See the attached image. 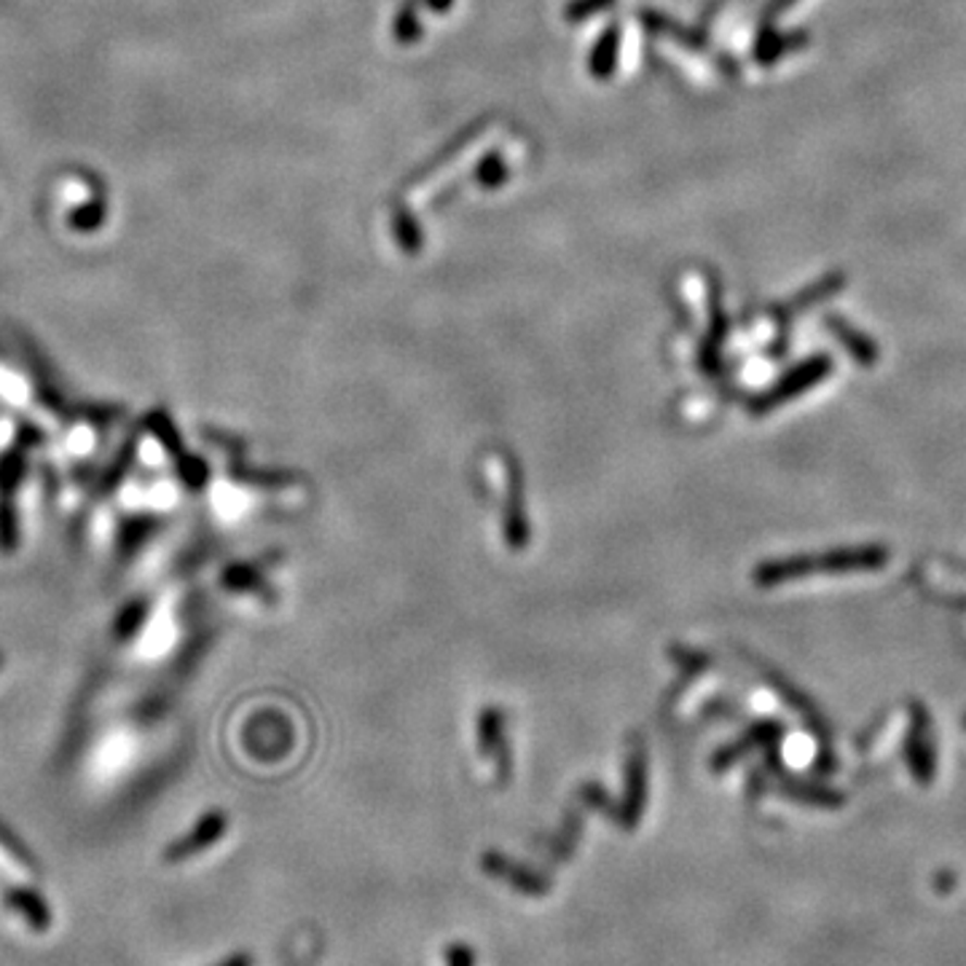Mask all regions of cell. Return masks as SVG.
Segmentation results:
<instances>
[{
	"label": "cell",
	"mask_w": 966,
	"mask_h": 966,
	"mask_svg": "<svg viewBox=\"0 0 966 966\" xmlns=\"http://www.w3.org/2000/svg\"><path fill=\"white\" fill-rule=\"evenodd\" d=\"M880 562H883V553L880 551H843V553H830V556L794 559V562L763 564V567L757 569V582L760 586H776V582L792 580V577L808 575V572L878 567Z\"/></svg>",
	"instance_id": "1"
},
{
	"label": "cell",
	"mask_w": 966,
	"mask_h": 966,
	"mask_svg": "<svg viewBox=\"0 0 966 966\" xmlns=\"http://www.w3.org/2000/svg\"><path fill=\"white\" fill-rule=\"evenodd\" d=\"M223 832H226V814H221V811H210V814L204 816V819L199 821L191 832L183 835L177 843H173L167 851H164V862L177 865V862L191 860L193 854H199V851H204V849H210L213 843H218Z\"/></svg>",
	"instance_id": "2"
},
{
	"label": "cell",
	"mask_w": 966,
	"mask_h": 966,
	"mask_svg": "<svg viewBox=\"0 0 966 966\" xmlns=\"http://www.w3.org/2000/svg\"><path fill=\"white\" fill-rule=\"evenodd\" d=\"M825 371H827V360H811V363H805L803 368H798L794 374L787 376L779 387H774V390L765 392V396H760L757 400H754V411H757V414H763V411H770L774 405L785 403V400H790L792 396H798V392H803L808 385L819 381L821 376H825Z\"/></svg>",
	"instance_id": "3"
},
{
	"label": "cell",
	"mask_w": 966,
	"mask_h": 966,
	"mask_svg": "<svg viewBox=\"0 0 966 966\" xmlns=\"http://www.w3.org/2000/svg\"><path fill=\"white\" fill-rule=\"evenodd\" d=\"M5 905L16 913L33 931H49L51 926V913L46 907V902L38 894H33L30 889H9L5 891Z\"/></svg>",
	"instance_id": "4"
},
{
	"label": "cell",
	"mask_w": 966,
	"mask_h": 966,
	"mask_svg": "<svg viewBox=\"0 0 966 966\" xmlns=\"http://www.w3.org/2000/svg\"><path fill=\"white\" fill-rule=\"evenodd\" d=\"M507 518H505V535L507 542L513 548H524L527 545V537H529V527H527V518H524V502H522V476H518V467L511 465V473H507Z\"/></svg>",
	"instance_id": "5"
},
{
	"label": "cell",
	"mask_w": 966,
	"mask_h": 966,
	"mask_svg": "<svg viewBox=\"0 0 966 966\" xmlns=\"http://www.w3.org/2000/svg\"><path fill=\"white\" fill-rule=\"evenodd\" d=\"M639 20H642V27H648V30L655 33V36H668L682 46H690V49H703L701 33L690 30V27L685 25H677V22L658 14V11H642Z\"/></svg>",
	"instance_id": "6"
},
{
	"label": "cell",
	"mask_w": 966,
	"mask_h": 966,
	"mask_svg": "<svg viewBox=\"0 0 966 966\" xmlns=\"http://www.w3.org/2000/svg\"><path fill=\"white\" fill-rule=\"evenodd\" d=\"M617 46H620V33L617 27H610V30L602 33L597 46L591 51V73L597 78H607L613 76L615 65H617Z\"/></svg>",
	"instance_id": "7"
},
{
	"label": "cell",
	"mask_w": 966,
	"mask_h": 966,
	"mask_svg": "<svg viewBox=\"0 0 966 966\" xmlns=\"http://www.w3.org/2000/svg\"><path fill=\"white\" fill-rule=\"evenodd\" d=\"M481 747L486 754L491 757H500L502 765L507 768V754H505V733H502V714L497 708H489V712L481 717Z\"/></svg>",
	"instance_id": "8"
},
{
	"label": "cell",
	"mask_w": 966,
	"mask_h": 966,
	"mask_svg": "<svg viewBox=\"0 0 966 966\" xmlns=\"http://www.w3.org/2000/svg\"><path fill=\"white\" fill-rule=\"evenodd\" d=\"M0 870H5L9 876L14 878H30L33 876V865L27 860L25 851L9 840V835L0 832Z\"/></svg>",
	"instance_id": "9"
},
{
	"label": "cell",
	"mask_w": 966,
	"mask_h": 966,
	"mask_svg": "<svg viewBox=\"0 0 966 966\" xmlns=\"http://www.w3.org/2000/svg\"><path fill=\"white\" fill-rule=\"evenodd\" d=\"M644 792V754L642 749H633L631 760H628V803H631V825L637 819L639 803H642Z\"/></svg>",
	"instance_id": "10"
},
{
	"label": "cell",
	"mask_w": 966,
	"mask_h": 966,
	"mask_svg": "<svg viewBox=\"0 0 966 966\" xmlns=\"http://www.w3.org/2000/svg\"><path fill=\"white\" fill-rule=\"evenodd\" d=\"M392 223H396L398 242L403 244V250H411V253H414V250H419L422 234H419V228H416L414 218H411V213H398Z\"/></svg>",
	"instance_id": "11"
},
{
	"label": "cell",
	"mask_w": 966,
	"mask_h": 966,
	"mask_svg": "<svg viewBox=\"0 0 966 966\" xmlns=\"http://www.w3.org/2000/svg\"><path fill=\"white\" fill-rule=\"evenodd\" d=\"M613 5V0H572L567 5V20L569 22H582L593 14H602Z\"/></svg>",
	"instance_id": "12"
},
{
	"label": "cell",
	"mask_w": 966,
	"mask_h": 966,
	"mask_svg": "<svg viewBox=\"0 0 966 966\" xmlns=\"http://www.w3.org/2000/svg\"><path fill=\"white\" fill-rule=\"evenodd\" d=\"M505 177H507V170H505V164H502L500 156H489L481 167H478V183H481V186H486V188L500 186Z\"/></svg>",
	"instance_id": "13"
},
{
	"label": "cell",
	"mask_w": 966,
	"mask_h": 966,
	"mask_svg": "<svg viewBox=\"0 0 966 966\" xmlns=\"http://www.w3.org/2000/svg\"><path fill=\"white\" fill-rule=\"evenodd\" d=\"M396 36L400 43H414L419 38V22H416V14L411 9L400 11L396 22Z\"/></svg>",
	"instance_id": "14"
},
{
	"label": "cell",
	"mask_w": 966,
	"mask_h": 966,
	"mask_svg": "<svg viewBox=\"0 0 966 966\" xmlns=\"http://www.w3.org/2000/svg\"><path fill=\"white\" fill-rule=\"evenodd\" d=\"M221 966H253V962H250L248 956H234L228 958V962H223Z\"/></svg>",
	"instance_id": "15"
},
{
	"label": "cell",
	"mask_w": 966,
	"mask_h": 966,
	"mask_svg": "<svg viewBox=\"0 0 966 966\" xmlns=\"http://www.w3.org/2000/svg\"><path fill=\"white\" fill-rule=\"evenodd\" d=\"M427 3H430L436 11H446L451 3H454V0H427Z\"/></svg>",
	"instance_id": "16"
},
{
	"label": "cell",
	"mask_w": 966,
	"mask_h": 966,
	"mask_svg": "<svg viewBox=\"0 0 966 966\" xmlns=\"http://www.w3.org/2000/svg\"><path fill=\"white\" fill-rule=\"evenodd\" d=\"M0 668H3V655H0Z\"/></svg>",
	"instance_id": "17"
}]
</instances>
